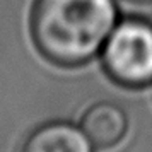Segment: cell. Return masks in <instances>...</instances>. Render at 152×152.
Instances as JSON below:
<instances>
[{
	"label": "cell",
	"mask_w": 152,
	"mask_h": 152,
	"mask_svg": "<svg viewBox=\"0 0 152 152\" xmlns=\"http://www.w3.org/2000/svg\"><path fill=\"white\" fill-rule=\"evenodd\" d=\"M130 2H135V4H151L152 0H130Z\"/></svg>",
	"instance_id": "obj_5"
},
{
	"label": "cell",
	"mask_w": 152,
	"mask_h": 152,
	"mask_svg": "<svg viewBox=\"0 0 152 152\" xmlns=\"http://www.w3.org/2000/svg\"><path fill=\"white\" fill-rule=\"evenodd\" d=\"M19 152H96V147L80 125L67 120H51L29 132Z\"/></svg>",
	"instance_id": "obj_4"
},
{
	"label": "cell",
	"mask_w": 152,
	"mask_h": 152,
	"mask_svg": "<svg viewBox=\"0 0 152 152\" xmlns=\"http://www.w3.org/2000/svg\"><path fill=\"white\" fill-rule=\"evenodd\" d=\"M104 74L125 89L152 86V22L120 19L99 53Z\"/></svg>",
	"instance_id": "obj_2"
},
{
	"label": "cell",
	"mask_w": 152,
	"mask_h": 152,
	"mask_svg": "<svg viewBox=\"0 0 152 152\" xmlns=\"http://www.w3.org/2000/svg\"><path fill=\"white\" fill-rule=\"evenodd\" d=\"M118 21L116 0H34L29 33L46 62L77 69L99 56Z\"/></svg>",
	"instance_id": "obj_1"
},
{
	"label": "cell",
	"mask_w": 152,
	"mask_h": 152,
	"mask_svg": "<svg viewBox=\"0 0 152 152\" xmlns=\"http://www.w3.org/2000/svg\"><path fill=\"white\" fill-rule=\"evenodd\" d=\"M80 126L96 149L110 151L123 142L130 130V118L123 106L113 101H97L84 111Z\"/></svg>",
	"instance_id": "obj_3"
}]
</instances>
